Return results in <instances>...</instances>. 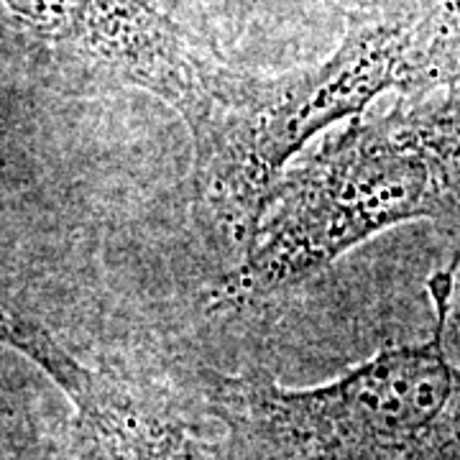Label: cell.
<instances>
[{
	"instance_id": "obj_4",
	"label": "cell",
	"mask_w": 460,
	"mask_h": 460,
	"mask_svg": "<svg viewBox=\"0 0 460 460\" xmlns=\"http://www.w3.org/2000/svg\"><path fill=\"white\" fill-rule=\"evenodd\" d=\"M0 335L72 404V460H223L172 392L113 363H87L29 314L5 310Z\"/></svg>"
},
{
	"instance_id": "obj_1",
	"label": "cell",
	"mask_w": 460,
	"mask_h": 460,
	"mask_svg": "<svg viewBox=\"0 0 460 460\" xmlns=\"http://www.w3.org/2000/svg\"><path fill=\"white\" fill-rule=\"evenodd\" d=\"M420 220L460 235V87L353 118L289 166L208 307H266L378 233Z\"/></svg>"
},
{
	"instance_id": "obj_2",
	"label": "cell",
	"mask_w": 460,
	"mask_h": 460,
	"mask_svg": "<svg viewBox=\"0 0 460 460\" xmlns=\"http://www.w3.org/2000/svg\"><path fill=\"white\" fill-rule=\"evenodd\" d=\"M223 460H460V366L445 325L317 386L263 374L205 378Z\"/></svg>"
},
{
	"instance_id": "obj_3",
	"label": "cell",
	"mask_w": 460,
	"mask_h": 460,
	"mask_svg": "<svg viewBox=\"0 0 460 460\" xmlns=\"http://www.w3.org/2000/svg\"><path fill=\"white\" fill-rule=\"evenodd\" d=\"M432 59L414 29L374 23L353 29L314 69L274 83L233 77L208 120L190 133L199 220L235 256L296 154L320 131L358 118L381 93L420 90Z\"/></svg>"
},
{
	"instance_id": "obj_5",
	"label": "cell",
	"mask_w": 460,
	"mask_h": 460,
	"mask_svg": "<svg viewBox=\"0 0 460 460\" xmlns=\"http://www.w3.org/2000/svg\"><path fill=\"white\" fill-rule=\"evenodd\" d=\"M83 0H3L13 26L36 41L62 29Z\"/></svg>"
},
{
	"instance_id": "obj_6",
	"label": "cell",
	"mask_w": 460,
	"mask_h": 460,
	"mask_svg": "<svg viewBox=\"0 0 460 460\" xmlns=\"http://www.w3.org/2000/svg\"><path fill=\"white\" fill-rule=\"evenodd\" d=\"M456 266L458 259H453L447 269L435 271V277L428 284V292L432 296L435 313H440L443 317L445 348L450 358L460 366V281L456 279Z\"/></svg>"
}]
</instances>
